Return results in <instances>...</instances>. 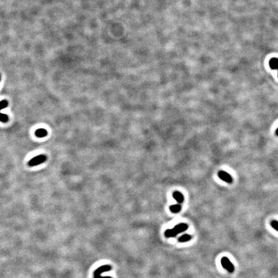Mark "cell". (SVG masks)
Here are the masks:
<instances>
[{
	"mask_svg": "<svg viewBox=\"0 0 278 278\" xmlns=\"http://www.w3.org/2000/svg\"><path fill=\"white\" fill-rule=\"evenodd\" d=\"M112 270V267L110 265H103L98 268L93 273V278H112L111 277L101 276V274L107 271H110Z\"/></svg>",
	"mask_w": 278,
	"mask_h": 278,
	"instance_id": "277c9868",
	"label": "cell"
},
{
	"mask_svg": "<svg viewBox=\"0 0 278 278\" xmlns=\"http://www.w3.org/2000/svg\"><path fill=\"white\" fill-rule=\"evenodd\" d=\"M35 134L38 138H43L47 136L48 131L44 128H39L35 131Z\"/></svg>",
	"mask_w": 278,
	"mask_h": 278,
	"instance_id": "8992f818",
	"label": "cell"
},
{
	"mask_svg": "<svg viewBox=\"0 0 278 278\" xmlns=\"http://www.w3.org/2000/svg\"><path fill=\"white\" fill-rule=\"evenodd\" d=\"M188 225L186 223H180L178 224L173 229H167L165 232L164 235L167 238H174L176 237L178 234L182 233L188 229Z\"/></svg>",
	"mask_w": 278,
	"mask_h": 278,
	"instance_id": "6da1fadb",
	"label": "cell"
},
{
	"mask_svg": "<svg viewBox=\"0 0 278 278\" xmlns=\"http://www.w3.org/2000/svg\"><path fill=\"white\" fill-rule=\"evenodd\" d=\"M271 227L274 229L276 230L278 232V221L277 220H272L271 222Z\"/></svg>",
	"mask_w": 278,
	"mask_h": 278,
	"instance_id": "4fadbf2b",
	"label": "cell"
},
{
	"mask_svg": "<svg viewBox=\"0 0 278 278\" xmlns=\"http://www.w3.org/2000/svg\"><path fill=\"white\" fill-rule=\"evenodd\" d=\"M270 67L273 70H278V59L272 58L269 62Z\"/></svg>",
	"mask_w": 278,
	"mask_h": 278,
	"instance_id": "ba28073f",
	"label": "cell"
},
{
	"mask_svg": "<svg viewBox=\"0 0 278 278\" xmlns=\"http://www.w3.org/2000/svg\"><path fill=\"white\" fill-rule=\"evenodd\" d=\"M8 121V116L6 114L0 113V122H7Z\"/></svg>",
	"mask_w": 278,
	"mask_h": 278,
	"instance_id": "8fae6325",
	"label": "cell"
},
{
	"mask_svg": "<svg viewBox=\"0 0 278 278\" xmlns=\"http://www.w3.org/2000/svg\"><path fill=\"white\" fill-rule=\"evenodd\" d=\"M173 196L174 199H175L178 203H182L184 202V196H183V194H182L181 193H180V192H178V191H175V192L173 193Z\"/></svg>",
	"mask_w": 278,
	"mask_h": 278,
	"instance_id": "52a82bcc",
	"label": "cell"
},
{
	"mask_svg": "<svg viewBox=\"0 0 278 278\" xmlns=\"http://www.w3.org/2000/svg\"><path fill=\"white\" fill-rule=\"evenodd\" d=\"M192 239V236L189 235H184L181 236L178 238V241L181 242V243H184V242H187Z\"/></svg>",
	"mask_w": 278,
	"mask_h": 278,
	"instance_id": "30bf717a",
	"label": "cell"
},
{
	"mask_svg": "<svg viewBox=\"0 0 278 278\" xmlns=\"http://www.w3.org/2000/svg\"><path fill=\"white\" fill-rule=\"evenodd\" d=\"M277 75H278V73H277Z\"/></svg>",
	"mask_w": 278,
	"mask_h": 278,
	"instance_id": "2e32d148",
	"label": "cell"
},
{
	"mask_svg": "<svg viewBox=\"0 0 278 278\" xmlns=\"http://www.w3.org/2000/svg\"><path fill=\"white\" fill-rule=\"evenodd\" d=\"M0 80H1V74H0Z\"/></svg>",
	"mask_w": 278,
	"mask_h": 278,
	"instance_id": "9a60e30c",
	"label": "cell"
},
{
	"mask_svg": "<svg viewBox=\"0 0 278 278\" xmlns=\"http://www.w3.org/2000/svg\"><path fill=\"white\" fill-rule=\"evenodd\" d=\"M8 105V103L7 100H3L2 101H0V110H2L5 107H7Z\"/></svg>",
	"mask_w": 278,
	"mask_h": 278,
	"instance_id": "7c38bea8",
	"label": "cell"
},
{
	"mask_svg": "<svg viewBox=\"0 0 278 278\" xmlns=\"http://www.w3.org/2000/svg\"><path fill=\"white\" fill-rule=\"evenodd\" d=\"M276 136H277L278 137V128L276 130Z\"/></svg>",
	"mask_w": 278,
	"mask_h": 278,
	"instance_id": "5bb4252c",
	"label": "cell"
},
{
	"mask_svg": "<svg viewBox=\"0 0 278 278\" xmlns=\"http://www.w3.org/2000/svg\"><path fill=\"white\" fill-rule=\"evenodd\" d=\"M182 209L181 205L180 204H176V205H172L170 206L169 209L173 213H178Z\"/></svg>",
	"mask_w": 278,
	"mask_h": 278,
	"instance_id": "9c48e42d",
	"label": "cell"
},
{
	"mask_svg": "<svg viewBox=\"0 0 278 278\" xmlns=\"http://www.w3.org/2000/svg\"><path fill=\"white\" fill-rule=\"evenodd\" d=\"M47 159V157L45 155L41 154V155L32 158L31 160H30L29 162H28V164L30 167L37 166L39 164L44 163V162H46Z\"/></svg>",
	"mask_w": 278,
	"mask_h": 278,
	"instance_id": "7a4b0ae2",
	"label": "cell"
},
{
	"mask_svg": "<svg viewBox=\"0 0 278 278\" xmlns=\"http://www.w3.org/2000/svg\"><path fill=\"white\" fill-rule=\"evenodd\" d=\"M218 177L221 179V180L226 182L228 184H232L233 182V178L227 172L220 171L218 173Z\"/></svg>",
	"mask_w": 278,
	"mask_h": 278,
	"instance_id": "5b68a950",
	"label": "cell"
},
{
	"mask_svg": "<svg viewBox=\"0 0 278 278\" xmlns=\"http://www.w3.org/2000/svg\"><path fill=\"white\" fill-rule=\"evenodd\" d=\"M221 264L223 267V268L226 269V270L229 273H233L235 272V265H233V263L230 261L227 257L224 256L221 258Z\"/></svg>",
	"mask_w": 278,
	"mask_h": 278,
	"instance_id": "3957f363",
	"label": "cell"
}]
</instances>
